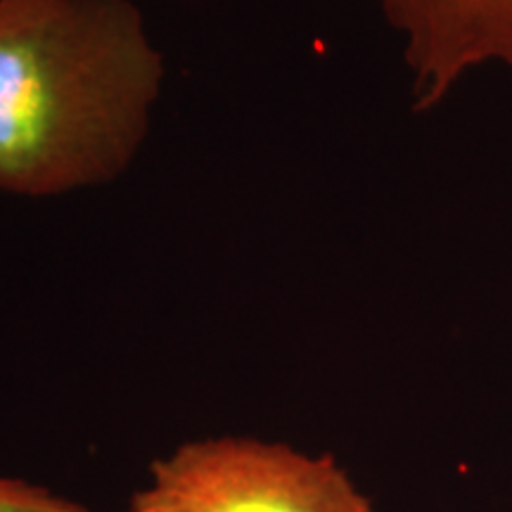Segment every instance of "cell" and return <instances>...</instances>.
<instances>
[{"label": "cell", "mask_w": 512, "mask_h": 512, "mask_svg": "<svg viewBox=\"0 0 512 512\" xmlns=\"http://www.w3.org/2000/svg\"><path fill=\"white\" fill-rule=\"evenodd\" d=\"M162 76L131 0H0V192L114 181L143 145Z\"/></svg>", "instance_id": "6da1fadb"}, {"label": "cell", "mask_w": 512, "mask_h": 512, "mask_svg": "<svg viewBox=\"0 0 512 512\" xmlns=\"http://www.w3.org/2000/svg\"><path fill=\"white\" fill-rule=\"evenodd\" d=\"M133 512H375L335 456L280 441L209 437L152 460Z\"/></svg>", "instance_id": "7a4b0ae2"}, {"label": "cell", "mask_w": 512, "mask_h": 512, "mask_svg": "<svg viewBox=\"0 0 512 512\" xmlns=\"http://www.w3.org/2000/svg\"><path fill=\"white\" fill-rule=\"evenodd\" d=\"M401 38L415 110H434L467 76L512 69V0H377Z\"/></svg>", "instance_id": "3957f363"}, {"label": "cell", "mask_w": 512, "mask_h": 512, "mask_svg": "<svg viewBox=\"0 0 512 512\" xmlns=\"http://www.w3.org/2000/svg\"><path fill=\"white\" fill-rule=\"evenodd\" d=\"M0 512H95L17 477H0ZM133 512V510H126Z\"/></svg>", "instance_id": "277c9868"}]
</instances>
